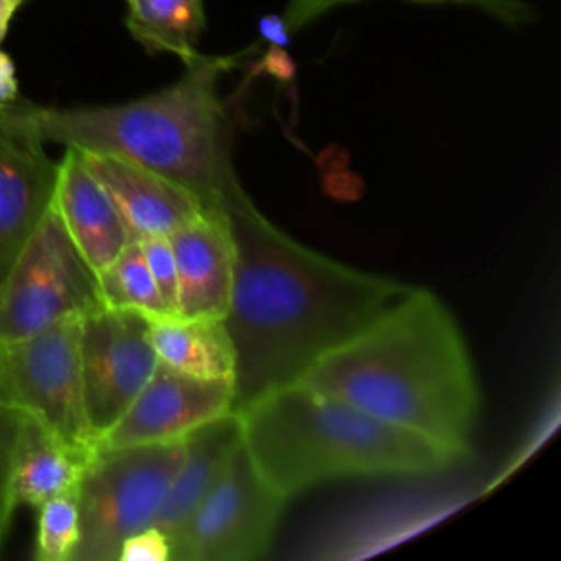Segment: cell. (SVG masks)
<instances>
[{
  "mask_svg": "<svg viewBox=\"0 0 561 561\" xmlns=\"http://www.w3.org/2000/svg\"><path fill=\"white\" fill-rule=\"evenodd\" d=\"M219 208L234 252L221 318L234 353L232 412L298 381L410 287L296 241L254 206L241 184L221 197Z\"/></svg>",
  "mask_w": 561,
  "mask_h": 561,
  "instance_id": "6da1fadb",
  "label": "cell"
},
{
  "mask_svg": "<svg viewBox=\"0 0 561 561\" xmlns=\"http://www.w3.org/2000/svg\"><path fill=\"white\" fill-rule=\"evenodd\" d=\"M298 381L471 456L476 368L454 313L427 287L410 285Z\"/></svg>",
  "mask_w": 561,
  "mask_h": 561,
  "instance_id": "7a4b0ae2",
  "label": "cell"
},
{
  "mask_svg": "<svg viewBox=\"0 0 561 561\" xmlns=\"http://www.w3.org/2000/svg\"><path fill=\"white\" fill-rule=\"evenodd\" d=\"M237 57L197 55L184 75L151 94L114 105L46 107L26 101L44 142L140 164L213 208L241 182L232 162L234 121L217 92Z\"/></svg>",
  "mask_w": 561,
  "mask_h": 561,
  "instance_id": "3957f363",
  "label": "cell"
},
{
  "mask_svg": "<svg viewBox=\"0 0 561 561\" xmlns=\"http://www.w3.org/2000/svg\"><path fill=\"white\" fill-rule=\"evenodd\" d=\"M261 478L285 500L342 478L436 476L469 454L294 381L234 412Z\"/></svg>",
  "mask_w": 561,
  "mask_h": 561,
  "instance_id": "277c9868",
  "label": "cell"
},
{
  "mask_svg": "<svg viewBox=\"0 0 561 561\" xmlns=\"http://www.w3.org/2000/svg\"><path fill=\"white\" fill-rule=\"evenodd\" d=\"M184 454V440L96 447L77 484L72 561H118L123 541L151 526Z\"/></svg>",
  "mask_w": 561,
  "mask_h": 561,
  "instance_id": "5b68a950",
  "label": "cell"
},
{
  "mask_svg": "<svg viewBox=\"0 0 561 561\" xmlns=\"http://www.w3.org/2000/svg\"><path fill=\"white\" fill-rule=\"evenodd\" d=\"M79 331L81 316L0 340V403L44 421L68 445L92 456L96 438L83 403Z\"/></svg>",
  "mask_w": 561,
  "mask_h": 561,
  "instance_id": "8992f818",
  "label": "cell"
},
{
  "mask_svg": "<svg viewBox=\"0 0 561 561\" xmlns=\"http://www.w3.org/2000/svg\"><path fill=\"white\" fill-rule=\"evenodd\" d=\"M96 307V274L50 206L0 278V340L37 333Z\"/></svg>",
  "mask_w": 561,
  "mask_h": 561,
  "instance_id": "52a82bcc",
  "label": "cell"
},
{
  "mask_svg": "<svg viewBox=\"0 0 561 561\" xmlns=\"http://www.w3.org/2000/svg\"><path fill=\"white\" fill-rule=\"evenodd\" d=\"M285 504L287 500L261 478L239 443L171 546V561L261 559L274 539Z\"/></svg>",
  "mask_w": 561,
  "mask_h": 561,
  "instance_id": "ba28073f",
  "label": "cell"
},
{
  "mask_svg": "<svg viewBox=\"0 0 561 561\" xmlns=\"http://www.w3.org/2000/svg\"><path fill=\"white\" fill-rule=\"evenodd\" d=\"M149 322L145 313L103 305L81 316L83 403L96 445L158 366Z\"/></svg>",
  "mask_w": 561,
  "mask_h": 561,
  "instance_id": "9c48e42d",
  "label": "cell"
},
{
  "mask_svg": "<svg viewBox=\"0 0 561 561\" xmlns=\"http://www.w3.org/2000/svg\"><path fill=\"white\" fill-rule=\"evenodd\" d=\"M57 162L20 96L0 107V278L53 204Z\"/></svg>",
  "mask_w": 561,
  "mask_h": 561,
  "instance_id": "30bf717a",
  "label": "cell"
},
{
  "mask_svg": "<svg viewBox=\"0 0 561 561\" xmlns=\"http://www.w3.org/2000/svg\"><path fill=\"white\" fill-rule=\"evenodd\" d=\"M228 412H232V379L193 377L158 362L147 383L96 447L175 443Z\"/></svg>",
  "mask_w": 561,
  "mask_h": 561,
  "instance_id": "8fae6325",
  "label": "cell"
},
{
  "mask_svg": "<svg viewBox=\"0 0 561 561\" xmlns=\"http://www.w3.org/2000/svg\"><path fill=\"white\" fill-rule=\"evenodd\" d=\"M167 239L178 272L175 316L224 318L230 300L234 252L219 204L204 208Z\"/></svg>",
  "mask_w": 561,
  "mask_h": 561,
  "instance_id": "7c38bea8",
  "label": "cell"
},
{
  "mask_svg": "<svg viewBox=\"0 0 561 561\" xmlns=\"http://www.w3.org/2000/svg\"><path fill=\"white\" fill-rule=\"evenodd\" d=\"M79 153L90 173L112 197L134 241L169 237L204 210L197 197L156 171L105 153Z\"/></svg>",
  "mask_w": 561,
  "mask_h": 561,
  "instance_id": "4fadbf2b",
  "label": "cell"
},
{
  "mask_svg": "<svg viewBox=\"0 0 561 561\" xmlns=\"http://www.w3.org/2000/svg\"><path fill=\"white\" fill-rule=\"evenodd\" d=\"M50 206L94 274L134 241L112 197L72 147L57 162Z\"/></svg>",
  "mask_w": 561,
  "mask_h": 561,
  "instance_id": "5bb4252c",
  "label": "cell"
},
{
  "mask_svg": "<svg viewBox=\"0 0 561 561\" xmlns=\"http://www.w3.org/2000/svg\"><path fill=\"white\" fill-rule=\"evenodd\" d=\"M184 454L153 522L173 546L186 522L206 497L234 447L241 443V425L234 412L221 414L184 438Z\"/></svg>",
  "mask_w": 561,
  "mask_h": 561,
  "instance_id": "9a60e30c",
  "label": "cell"
},
{
  "mask_svg": "<svg viewBox=\"0 0 561 561\" xmlns=\"http://www.w3.org/2000/svg\"><path fill=\"white\" fill-rule=\"evenodd\" d=\"M90 454L68 445L44 421L22 412L13 456V495L18 506L42 502L79 484Z\"/></svg>",
  "mask_w": 561,
  "mask_h": 561,
  "instance_id": "2e32d148",
  "label": "cell"
},
{
  "mask_svg": "<svg viewBox=\"0 0 561 561\" xmlns=\"http://www.w3.org/2000/svg\"><path fill=\"white\" fill-rule=\"evenodd\" d=\"M160 364L204 379H232L234 353L221 318L162 316L149 322Z\"/></svg>",
  "mask_w": 561,
  "mask_h": 561,
  "instance_id": "e0dca14e",
  "label": "cell"
},
{
  "mask_svg": "<svg viewBox=\"0 0 561 561\" xmlns=\"http://www.w3.org/2000/svg\"><path fill=\"white\" fill-rule=\"evenodd\" d=\"M125 26L147 53H171L184 64L199 50L206 28L204 0H125Z\"/></svg>",
  "mask_w": 561,
  "mask_h": 561,
  "instance_id": "ac0fdd59",
  "label": "cell"
},
{
  "mask_svg": "<svg viewBox=\"0 0 561 561\" xmlns=\"http://www.w3.org/2000/svg\"><path fill=\"white\" fill-rule=\"evenodd\" d=\"M96 287L103 307L138 311L151 320L173 313L149 274L138 241H129L96 272Z\"/></svg>",
  "mask_w": 561,
  "mask_h": 561,
  "instance_id": "d6986e66",
  "label": "cell"
},
{
  "mask_svg": "<svg viewBox=\"0 0 561 561\" xmlns=\"http://www.w3.org/2000/svg\"><path fill=\"white\" fill-rule=\"evenodd\" d=\"M35 548L37 561H72V552L79 543V500L77 486L64 491L37 508Z\"/></svg>",
  "mask_w": 561,
  "mask_h": 561,
  "instance_id": "ffe728a7",
  "label": "cell"
},
{
  "mask_svg": "<svg viewBox=\"0 0 561 561\" xmlns=\"http://www.w3.org/2000/svg\"><path fill=\"white\" fill-rule=\"evenodd\" d=\"M346 2H357V0H289L287 9L283 13L285 26L289 31L305 28L327 11L346 4ZM408 2H421V4H462V7H476L504 24L517 26L526 24L535 18L533 7L524 0H408Z\"/></svg>",
  "mask_w": 561,
  "mask_h": 561,
  "instance_id": "44dd1931",
  "label": "cell"
},
{
  "mask_svg": "<svg viewBox=\"0 0 561 561\" xmlns=\"http://www.w3.org/2000/svg\"><path fill=\"white\" fill-rule=\"evenodd\" d=\"M20 414V410L0 403V552L4 548L11 528V517L18 506L13 495V456Z\"/></svg>",
  "mask_w": 561,
  "mask_h": 561,
  "instance_id": "7402d4cb",
  "label": "cell"
},
{
  "mask_svg": "<svg viewBox=\"0 0 561 561\" xmlns=\"http://www.w3.org/2000/svg\"><path fill=\"white\" fill-rule=\"evenodd\" d=\"M145 263L149 267V274L162 296V300L169 305V309L175 313V289H178V272H175V259L173 250L167 237H145L136 239Z\"/></svg>",
  "mask_w": 561,
  "mask_h": 561,
  "instance_id": "603a6c76",
  "label": "cell"
},
{
  "mask_svg": "<svg viewBox=\"0 0 561 561\" xmlns=\"http://www.w3.org/2000/svg\"><path fill=\"white\" fill-rule=\"evenodd\" d=\"M118 561H171V543L167 535L151 524L123 541Z\"/></svg>",
  "mask_w": 561,
  "mask_h": 561,
  "instance_id": "cb8c5ba5",
  "label": "cell"
},
{
  "mask_svg": "<svg viewBox=\"0 0 561 561\" xmlns=\"http://www.w3.org/2000/svg\"><path fill=\"white\" fill-rule=\"evenodd\" d=\"M259 33L263 39L272 42L276 48H285L289 44V28L285 26L283 15L267 13L259 20Z\"/></svg>",
  "mask_w": 561,
  "mask_h": 561,
  "instance_id": "d4e9b609",
  "label": "cell"
},
{
  "mask_svg": "<svg viewBox=\"0 0 561 561\" xmlns=\"http://www.w3.org/2000/svg\"><path fill=\"white\" fill-rule=\"evenodd\" d=\"M18 99V77L13 59L0 50V107Z\"/></svg>",
  "mask_w": 561,
  "mask_h": 561,
  "instance_id": "484cf974",
  "label": "cell"
},
{
  "mask_svg": "<svg viewBox=\"0 0 561 561\" xmlns=\"http://www.w3.org/2000/svg\"><path fill=\"white\" fill-rule=\"evenodd\" d=\"M20 4H22V0H0V42L4 39L9 24L15 15V11L20 9Z\"/></svg>",
  "mask_w": 561,
  "mask_h": 561,
  "instance_id": "4316f807",
  "label": "cell"
}]
</instances>
